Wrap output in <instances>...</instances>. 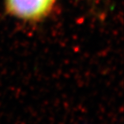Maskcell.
Returning a JSON list of instances; mask_svg holds the SVG:
<instances>
[{
	"label": "cell",
	"mask_w": 124,
	"mask_h": 124,
	"mask_svg": "<svg viewBox=\"0 0 124 124\" xmlns=\"http://www.w3.org/2000/svg\"><path fill=\"white\" fill-rule=\"evenodd\" d=\"M55 0H6L10 14L24 20H39L50 11Z\"/></svg>",
	"instance_id": "obj_1"
}]
</instances>
